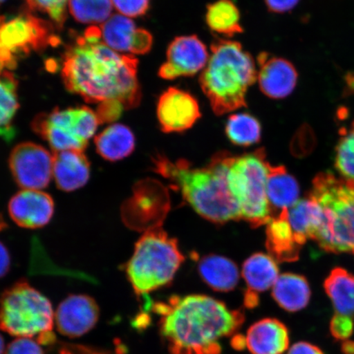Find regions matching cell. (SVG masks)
Returning <instances> with one entry per match:
<instances>
[{
  "label": "cell",
  "mask_w": 354,
  "mask_h": 354,
  "mask_svg": "<svg viewBox=\"0 0 354 354\" xmlns=\"http://www.w3.org/2000/svg\"><path fill=\"white\" fill-rule=\"evenodd\" d=\"M138 64L135 55L120 54L106 46L100 29L92 26L66 47L62 78L66 90L87 103L115 100L131 109L138 107L142 99Z\"/></svg>",
  "instance_id": "obj_1"
},
{
  "label": "cell",
  "mask_w": 354,
  "mask_h": 354,
  "mask_svg": "<svg viewBox=\"0 0 354 354\" xmlns=\"http://www.w3.org/2000/svg\"><path fill=\"white\" fill-rule=\"evenodd\" d=\"M153 309L160 315L159 334L170 354H221L220 340L236 335L245 322L241 309L203 295L172 296Z\"/></svg>",
  "instance_id": "obj_2"
},
{
  "label": "cell",
  "mask_w": 354,
  "mask_h": 354,
  "mask_svg": "<svg viewBox=\"0 0 354 354\" xmlns=\"http://www.w3.org/2000/svg\"><path fill=\"white\" fill-rule=\"evenodd\" d=\"M233 155L216 153L206 167L194 168L185 159L176 162L158 154L154 169L171 181L192 209L203 218L223 224L241 219L240 209L230 192L227 174Z\"/></svg>",
  "instance_id": "obj_3"
},
{
  "label": "cell",
  "mask_w": 354,
  "mask_h": 354,
  "mask_svg": "<svg viewBox=\"0 0 354 354\" xmlns=\"http://www.w3.org/2000/svg\"><path fill=\"white\" fill-rule=\"evenodd\" d=\"M257 75L253 56L240 42L216 38L198 83L214 113L223 116L247 107V92L257 81Z\"/></svg>",
  "instance_id": "obj_4"
},
{
  "label": "cell",
  "mask_w": 354,
  "mask_h": 354,
  "mask_svg": "<svg viewBox=\"0 0 354 354\" xmlns=\"http://www.w3.org/2000/svg\"><path fill=\"white\" fill-rule=\"evenodd\" d=\"M322 209L314 241L331 253L354 255V180L324 172L314 179L310 196Z\"/></svg>",
  "instance_id": "obj_5"
},
{
  "label": "cell",
  "mask_w": 354,
  "mask_h": 354,
  "mask_svg": "<svg viewBox=\"0 0 354 354\" xmlns=\"http://www.w3.org/2000/svg\"><path fill=\"white\" fill-rule=\"evenodd\" d=\"M184 260L176 239L156 227L136 243L125 271L136 295H147L169 285Z\"/></svg>",
  "instance_id": "obj_6"
},
{
  "label": "cell",
  "mask_w": 354,
  "mask_h": 354,
  "mask_svg": "<svg viewBox=\"0 0 354 354\" xmlns=\"http://www.w3.org/2000/svg\"><path fill=\"white\" fill-rule=\"evenodd\" d=\"M268 162L263 149L233 156L227 181L230 192L240 209L241 219L259 227L271 219L267 194Z\"/></svg>",
  "instance_id": "obj_7"
},
{
  "label": "cell",
  "mask_w": 354,
  "mask_h": 354,
  "mask_svg": "<svg viewBox=\"0 0 354 354\" xmlns=\"http://www.w3.org/2000/svg\"><path fill=\"white\" fill-rule=\"evenodd\" d=\"M54 311L50 301L26 281H19L0 297V330L19 338L52 333Z\"/></svg>",
  "instance_id": "obj_8"
},
{
  "label": "cell",
  "mask_w": 354,
  "mask_h": 354,
  "mask_svg": "<svg viewBox=\"0 0 354 354\" xmlns=\"http://www.w3.org/2000/svg\"><path fill=\"white\" fill-rule=\"evenodd\" d=\"M99 125L95 112L86 106L56 109L50 113L37 115L32 123L35 134L46 140L55 152L84 151Z\"/></svg>",
  "instance_id": "obj_9"
},
{
  "label": "cell",
  "mask_w": 354,
  "mask_h": 354,
  "mask_svg": "<svg viewBox=\"0 0 354 354\" xmlns=\"http://www.w3.org/2000/svg\"><path fill=\"white\" fill-rule=\"evenodd\" d=\"M54 26L29 12L7 19L0 17V66L13 69L22 57L59 44Z\"/></svg>",
  "instance_id": "obj_10"
},
{
  "label": "cell",
  "mask_w": 354,
  "mask_h": 354,
  "mask_svg": "<svg viewBox=\"0 0 354 354\" xmlns=\"http://www.w3.org/2000/svg\"><path fill=\"white\" fill-rule=\"evenodd\" d=\"M15 183L24 189H41L50 183L53 154L43 146L32 142L21 143L13 148L8 158Z\"/></svg>",
  "instance_id": "obj_11"
},
{
  "label": "cell",
  "mask_w": 354,
  "mask_h": 354,
  "mask_svg": "<svg viewBox=\"0 0 354 354\" xmlns=\"http://www.w3.org/2000/svg\"><path fill=\"white\" fill-rule=\"evenodd\" d=\"M209 59V50L197 35L177 37L167 47L166 61L158 69V77L172 81L196 76L205 68Z\"/></svg>",
  "instance_id": "obj_12"
},
{
  "label": "cell",
  "mask_w": 354,
  "mask_h": 354,
  "mask_svg": "<svg viewBox=\"0 0 354 354\" xmlns=\"http://www.w3.org/2000/svg\"><path fill=\"white\" fill-rule=\"evenodd\" d=\"M202 117L196 97L180 88L169 87L159 96L157 118L165 133L187 131Z\"/></svg>",
  "instance_id": "obj_13"
},
{
  "label": "cell",
  "mask_w": 354,
  "mask_h": 354,
  "mask_svg": "<svg viewBox=\"0 0 354 354\" xmlns=\"http://www.w3.org/2000/svg\"><path fill=\"white\" fill-rule=\"evenodd\" d=\"M100 29L102 41L120 54L143 55L151 50L152 34L147 30L136 28L129 17L114 15Z\"/></svg>",
  "instance_id": "obj_14"
},
{
  "label": "cell",
  "mask_w": 354,
  "mask_h": 354,
  "mask_svg": "<svg viewBox=\"0 0 354 354\" xmlns=\"http://www.w3.org/2000/svg\"><path fill=\"white\" fill-rule=\"evenodd\" d=\"M100 318L96 301L86 295H72L59 304L55 313L57 329L69 338H78L91 330Z\"/></svg>",
  "instance_id": "obj_15"
},
{
  "label": "cell",
  "mask_w": 354,
  "mask_h": 354,
  "mask_svg": "<svg viewBox=\"0 0 354 354\" xmlns=\"http://www.w3.org/2000/svg\"><path fill=\"white\" fill-rule=\"evenodd\" d=\"M257 81L261 92L272 100L290 95L297 86L299 74L293 64L269 53H260L258 57Z\"/></svg>",
  "instance_id": "obj_16"
},
{
  "label": "cell",
  "mask_w": 354,
  "mask_h": 354,
  "mask_svg": "<svg viewBox=\"0 0 354 354\" xmlns=\"http://www.w3.org/2000/svg\"><path fill=\"white\" fill-rule=\"evenodd\" d=\"M54 212L55 202L51 196L41 190H21L8 203L10 218L22 228H41L50 223Z\"/></svg>",
  "instance_id": "obj_17"
},
{
  "label": "cell",
  "mask_w": 354,
  "mask_h": 354,
  "mask_svg": "<svg viewBox=\"0 0 354 354\" xmlns=\"http://www.w3.org/2000/svg\"><path fill=\"white\" fill-rule=\"evenodd\" d=\"M246 347L252 354H283L290 346V332L276 318H264L247 330Z\"/></svg>",
  "instance_id": "obj_18"
},
{
  "label": "cell",
  "mask_w": 354,
  "mask_h": 354,
  "mask_svg": "<svg viewBox=\"0 0 354 354\" xmlns=\"http://www.w3.org/2000/svg\"><path fill=\"white\" fill-rule=\"evenodd\" d=\"M53 176L57 187L72 192L86 185L91 176V162L84 151L66 150L53 154Z\"/></svg>",
  "instance_id": "obj_19"
},
{
  "label": "cell",
  "mask_w": 354,
  "mask_h": 354,
  "mask_svg": "<svg viewBox=\"0 0 354 354\" xmlns=\"http://www.w3.org/2000/svg\"><path fill=\"white\" fill-rule=\"evenodd\" d=\"M267 194L272 218L289 210L299 201V184L293 176L288 174L284 166H272L268 163Z\"/></svg>",
  "instance_id": "obj_20"
},
{
  "label": "cell",
  "mask_w": 354,
  "mask_h": 354,
  "mask_svg": "<svg viewBox=\"0 0 354 354\" xmlns=\"http://www.w3.org/2000/svg\"><path fill=\"white\" fill-rule=\"evenodd\" d=\"M267 245L270 254L280 262H293L299 258L300 246L288 221V210L273 216L267 224Z\"/></svg>",
  "instance_id": "obj_21"
},
{
  "label": "cell",
  "mask_w": 354,
  "mask_h": 354,
  "mask_svg": "<svg viewBox=\"0 0 354 354\" xmlns=\"http://www.w3.org/2000/svg\"><path fill=\"white\" fill-rule=\"evenodd\" d=\"M198 271L203 281L215 291H232L240 280L236 264L223 256L203 257L199 261Z\"/></svg>",
  "instance_id": "obj_22"
},
{
  "label": "cell",
  "mask_w": 354,
  "mask_h": 354,
  "mask_svg": "<svg viewBox=\"0 0 354 354\" xmlns=\"http://www.w3.org/2000/svg\"><path fill=\"white\" fill-rule=\"evenodd\" d=\"M272 295L282 309L295 313L308 306L311 289L306 278L297 274L286 273L279 276L272 287Z\"/></svg>",
  "instance_id": "obj_23"
},
{
  "label": "cell",
  "mask_w": 354,
  "mask_h": 354,
  "mask_svg": "<svg viewBox=\"0 0 354 354\" xmlns=\"http://www.w3.org/2000/svg\"><path fill=\"white\" fill-rule=\"evenodd\" d=\"M242 275L247 285L245 295L259 296L275 285L279 277L277 261L263 253L252 255L243 265Z\"/></svg>",
  "instance_id": "obj_24"
},
{
  "label": "cell",
  "mask_w": 354,
  "mask_h": 354,
  "mask_svg": "<svg viewBox=\"0 0 354 354\" xmlns=\"http://www.w3.org/2000/svg\"><path fill=\"white\" fill-rule=\"evenodd\" d=\"M100 156L110 162H117L130 156L136 147V137L129 127L113 124L106 128L95 139Z\"/></svg>",
  "instance_id": "obj_25"
},
{
  "label": "cell",
  "mask_w": 354,
  "mask_h": 354,
  "mask_svg": "<svg viewBox=\"0 0 354 354\" xmlns=\"http://www.w3.org/2000/svg\"><path fill=\"white\" fill-rule=\"evenodd\" d=\"M292 231L296 241L302 246L308 240H314L322 221V209L315 199L309 196L299 201L288 210Z\"/></svg>",
  "instance_id": "obj_26"
},
{
  "label": "cell",
  "mask_w": 354,
  "mask_h": 354,
  "mask_svg": "<svg viewBox=\"0 0 354 354\" xmlns=\"http://www.w3.org/2000/svg\"><path fill=\"white\" fill-rule=\"evenodd\" d=\"M205 21L212 33L232 38L243 32L241 12L232 0H216L207 6Z\"/></svg>",
  "instance_id": "obj_27"
},
{
  "label": "cell",
  "mask_w": 354,
  "mask_h": 354,
  "mask_svg": "<svg viewBox=\"0 0 354 354\" xmlns=\"http://www.w3.org/2000/svg\"><path fill=\"white\" fill-rule=\"evenodd\" d=\"M335 313L354 317V276L342 268L332 271L324 283Z\"/></svg>",
  "instance_id": "obj_28"
},
{
  "label": "cell",
  "mask_w": 354,
  "mask_h": 354,
  "mask_svg": "<svg viewBox=\"0 0 354 354\" xmlns=\"http://www.w3.org/2000/svg\"><path fill=\"white\" fill-rule=\"evenodd\" d=\"M17 82L10 70L0 66V135H12L11 124L19 108Z\"/></svg>",
  "instance_id": "obj_29"
},
{
  "label": "cell",
  "mask_w": 354,
  "mask_h": 354,
  "mask_svg": "<svg viewBox=\"0 0 354 354\" xmlns=\"http://www.w3.org/2000/svg\"><path fill=\"white\" fill-rule=\"evenodd\" d=\"M225 132L233 145L249 147L261 140L262 126L259 119L250 113H234L228 118Z\"/></svg>",
  "instance_id": "obj_30"
},
{
  "label": "cell",
  "mask_w": 354,
  "mask_h": 354,
  "mask_svg": "<svg viewBox=\"0 0 354 354\" xmlns=\"http://www.w3.org/2000/svg\"><path fill=\"white\" fill-rule=\"evenodd\" d=\"M111 0H69L68 8L74 19L84 24H104L113 12Z\"/></svg>",
  "instance_id": "obj_31"
},
{
  "label": "cell",
  "mask_w": 354,
  "mask_h": 354,
  "mask_svg": "<svg viewBox=\"0 0 354 354\" xmlns=\"http://www.w3.org/2000/svg\"><path fill=\"white\" fill-rule=\"evenodd\" d=\"M335 150L336 169L344 178L354 180V121L340 132Z\"/></svg>",
  "instance_id": "obj_32"
},
{
  "label": "cell",
  "mask_w": 354,
  "mask_h": 354,
  "mask_svg": "<svg viewBox=\"0 0 354 354\" xmlns=\"http://www.w3.org/2000/svg\"><path fill=\"white\" fill-rule=\"evenodd\" d=\"M32 12H39L50 17L57 29L63 28L69 0H24Z\"/></svg>",
  "instance_id": "obj_33"
},
{
  "label": "cell",
  "mask_w": 354,
  "mask_h": 354,
  "mask_svg": "<svg viewBox=\"0 0 354 354\" xmlns=\"http://www.w3.org/2000/svg\"><path fill=\"white\" fill-rule=\"evenodd\" d=\"M330 331L331 335L339 342L349 339L354 331L353 317L335 313L330 322Z\"/></svg>",
  "instance_id": "obj_34"
},
{
  "label": "cell",
  "mask_w": 354,
  "mask_h": 354,
  "mask_svg": "<svg viewBox=\"0 0 354 354\" xmlns=\"http://www.w3.org/2000/svg\"><path fill=\"white\" fill-rule=\"evenodd\" d=\"M111 1L122 15L129 19L145 15L150 7V0H111Z\"/></svg>",
  "instance_id": "obj_35"
},
{
  "label": "cell",
  "mask_w": 354,
  "mask_h": 354,
  "mask_svg": "<svg viewBox=\"0 0 354 354\" xmlns=\"http://www.w3.org/2000/svg\"><path fill=\"white\" fill-rule=\"evenodd\" d=\"M125 109L120 102L109 100L102 102L96 109V116L100 124L111 123L117 121Z\"/></svg>",
  "instance_id": "obj_36"
},
{
  "label": "cell",
  "mask_w": 354,
  "mask_h": 354,
  "mask_svg": "<svg viewBox=\"0 0 354 354\" xmlns=\"http://www.w3.org/2000/svg\"><path fill=\"white\" fill-rule=\"evenodd\" d=\"M4 354H44L38 342L30 338H17L8 345Z\"/></svg>",
  "instance_id": "obj_37"
},
{
  "label": "cell",
  "mask_w": 354,
  "mask_h": 354,
  "mask_svg": "<svg viewBox=\"0 0 354 354\" xmlns=\"http://www.w3.org/2000/svg\"><path fill=\"white\" fill-rule=\"evenodd\" d=\"M268 10L273 13H286L293 10L300 0H264Z\"/></svg>",
  "instance_id": "obj_38"
},
{
  "label": "cell",
  "mask_w": 354,
  "mask_h": 354,
  "mask_svg": "<svg viewBox=\"0 0 354 354\" xmlns=\"http://www.w3.org/2000/svg\"><path fill=\"white\" fill-rule=\"evenodd\" d=\"M287 354H324V353L316 345L300 342L292 345Z\"/></svg>",
  "instance_id": "obj_39"
},
{
  "label": "cell",
  "mask_w": 354,
  "mask_h": 354,
  "mask_svg": "<svg viewBox=\"0 0 354 354\" xmlns=\"http://www.w3.org/2000/svg\"><path fill=\"white\" fill-rule=\"evenodd\" d=\"M11 267V259L10 252L6 245L0 242V278L6 277L10 272Z\"/></svg>",
  "instance_id": "obj_40"
},
{
  "label": "cell",
  "mask_w": 354,
  "mask_h": 354,
  "mask_svg": "<svg viewBox=\"0 0 354 354\" xmlns=\"http://www.w3.org/2000/svg\"><path fill=\"white\" fill-rule=\"evenodd\" d=\"M59 354H107L105 352L95 351L91 348L80 346V345H70L60 349Z\"/></svg>",
  "instance_id": "obj_41"
},
{
  "label": "cell",
  "mask_w": 354,
  "mask_h": 354,
  "mask_svg": "<svg viewBox=\"0 0 354 354\" xmlns=\"http://www.w3.org/2000/svg\"><path fill=\"white\" fill-rule=\"evenodd\" d=\"M232 346L236 349H242L246 346L245 337L240 335H234L232 338Z\"/></svg>",
  "instance_id": "obj_42"
},
{
  "label": "cell",
  "mask_w": 354,
  "mask_h": 354,
  "mask_svg": "<svg viewBox=\"0 0 354 354\" xmlns=\"http://www.w3.org/2000/svg\"><path fill=\"white\" fill-rule=\"evenodd\" d=\"M342 351L344 354H354V342L348 339L343 342Z\"/></svg>",
  "instance_id": "obj_43"
},
{
  "label": "cell",
  "mask_w": 354,
  "mask_h": 354,
  "mask_svg": "<svg viewBox=\"0 0 354 354\" xmlns=\"http://www.w3.org/2000/svg\"><path fill=\"white\" fill-rule=\"evenodd\" d=\"M7 228V224L4 221L3 216L0 214V232L3 231L4 229Z\"/></svg>",
  "instance_id": "obj_44"
},
{
  "label": "cell",
  "mask_w": 354,
  "mask_h": 354,
  "mask_svg": "<svg viewBox=\"0 0 354 354\" xmlns=\"http://www.w3.org/2000/svg\"><path fill=\"white\" fill-rule=\"evenodd\" d=\"M4 342L1 335H0V354H4Z\"/></svg>",
  "instance_id": "obj_45"
},
{
  "label": "cell",
  "mask_w": 354,
  "mask_h": 354,
  "mask_svg": "<svg viewBox=\"0 0 354 354\" xmlns=\"http://www.w3.org/2000/svg\"><path fill=\"white\" fill-rule=\"evenodd\" d=\"M6 1V0H0V6H1V4Z\"/></svg>",
  "instance_id": "obj_46"
}]
</instances>
